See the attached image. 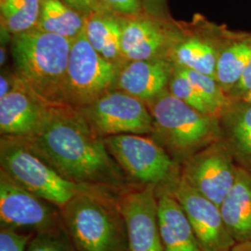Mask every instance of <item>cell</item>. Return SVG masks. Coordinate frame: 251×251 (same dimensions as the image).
I'll use <instances>...</instances> for the list:
<instances>
[{
    "label": "cell",
    "instance_id": "1",
    "mask_svg": "<svg viewBox=\"0 0 251 251\" xmlns=\"http://www.w3.org/2000/svg\"><path fill=\"white\" fill-rule=\"evenodd\" d=\"M21 139L65 179L117 193L128 187L104 139L69 104L50 106L36 130Z\"/></svg>",
    "mask_w": 251,
    "mask_h": 251
},
{
    "label": "cell",
    "instance_id": "2",
    "mask_svg": "<svg viewBox=\"0 0 251 251\" xmlns=\"http://www.w3.org/2000/svg\"><path fill=\"white\" fill-rule=\"evenodd\" d=\"M10 41L17 77L47 105L66 104L64 89L72 40L35 27Z\"/></svg>",
    "mask_w": 251,
    "mask_h": 251
},
{
    "label": "cell",
    "instance_id": "3",
    "mask_svg": "<svg viewBox=\"0 0 251 251\" xmlns=\"http://www.w3.org/2000/svg\"><path fill=\"white\" fill-rule=\"evenodd\" d=\"M119 194L94 187L61 208L63 228L77 251H127Z\"/></svg>",
    "mask_w": 251,
    "mask_h": 251
},
{
    "label": "cell",
    "instance_id": "4",
    "mask_svg": "<svg viewBox=\"0 0 251 251\" xmlns=\"http://www.w3.org/2000/svg\"><path fill=\"white\" fill-rule=\"evenodd\" d=\"M146 104L152 117L151 136L179 165L221 140L219 117L189 106L169 90Z\"/></svg>",
    "mask_w": 251,
    "mask_h": 251
},
{
    "label": "cell",
    "instance_id": "5",
    "mask_svg": "<svg viewBox=\"0 0 251 251\" xmlns=\"http://www.w3.org/2000/svg\"><path fill=\"white\" fill-rule=\"evenodd\" d=\"M0 165L1 171L21 186L59 208L76 195L98 187L65 179L17 137H1Z\"/></svg>",
    "mask_w": 251,
    "mask_h": 251
},
{
    "label": "cell",
    "instance_id": "6",
    "mask_svg": "<svg viewBox=\"0 0 251 251\" xmlns=\"http://www.w3.org/2000/svg\"><path fill=\"white\" fill-rule=\"evenodd\" d=\"M103 139L126 179L136 186L160 188L180 175V165L152 136L121 134Z\"/></svg>",
    "mask_w": 251,
    "mask_h": 251
},
{
    "label": "cell",
    "instance_id": "7",
    "mask_svg": "<svg viewBox=\"0 0 251 251\" xmlns=\"http://www.w3.org/2000/svg\"><path fill=\"white\" fill-rule=\"evenodd\" d=\"M119 69L93 49L83 31L72 40L64 89L66 104L81 109L115 89Z\"/></svg>",
    "mask_w": 251,
    "mask_h": 251
},
{
    "label": "cell",
    "instance_id": "8",
    "mask_svg": "<svg viewBox=\"0 0 251 251\" xmlns=\"http://www.w3.org/2000/svg\"><path fill=\"white\" fill-rule=\"evenodd\" d=\"M78 110L101 138L152 133V117L147 104L123 90L112 89Z\"/></svg>",
    "mask_w": 251,
    "mask_h": 251
},
{
    "label": "cell",
    "instance_id": "9",
    "mask_svg": "<svg viewBox=\"0 0 251 251\" xmlns=\"http://www.w3.org/2000/svg\"><path fill=\"white\" fill-rule=\"evenodd\" d=\"M1 228L38 233L63 225L61 208L31 193L0 171Z\"/></svg>",
    "mask_w": 251,
    "mask_h": 251
},
{
    "label": "cell",
    "instance_id": "10",
    "mask_svg": "<svg viewBox=\"0 0 251 251\" xmlns=\"http://www.w3.org/2000/svg\"><path fill=\"white\" fill-rule=\"evenodd\" d=\"M238 166L222 140L180 164V176L198 193L221 206L233 187Z\"/></svg>",
    "mask_w": 251,
    "mask_h": 251
},
{
    "label": "cell",
    "instance_id": "11",
    "mask_svg": "<svg viewBox=\"0 0 251 251\" xmlns=\"http://www.w3.org/2000/svg\"><path fill=\"white\" fill-rule=\"evenodd\" d=\"M182 206L201 251H231L235 245L220 206L190 186L179 175L166 186Z\"/></svg>",
    "mask_w": 251,
    "mask_h": 251
},
{
    "label": "cell",
    "instance_id": "12",
    "mask_svg": "<svg viewBox=\"0 0 251 251\" xmlns=\"http://www.w3.org/2000/svg\"><path fill=\"white\" fill-rule=\"evenodd\" d=\"M225 28L200 15H197L191 24L178 25L169 59L174 65L215 77L217 60Z\"/></svg>",
    "mask_w": 251,
    "mask_h": 251
},
{
    "label": "cell",
    "instance_id": "13",
    "mask_svg": "<svg viewBox=\"0 0 251 251\" xmlns=\"http://www.w3.org/2000/svg\"><path fill=\"white\" fill-rule=\"evenodd\" d=\"M177 28L178 24L169 16H157L146 10L136 16L122 17L121 51L126 63L169 59Z\"/></svg>",
    "mask_w": 251,
    "mask_h": 251
},
{
    "label": "cell",
    "instance_id": "14",
    "mask_svg": "<svg viewBox=\"0 0 251 251\" xmlns=\"http://www.w3.org/2000/svg\"><path fill=\"white\" fill-rule=\"evenodd\" d=\"M124 217L127 251H164L152 186L127 187L118 196Z\"/></svg>",
    "mask_w": 251,
    "mask_h": 251
},
{
    "label": "cell",
    "instance_id": "15",
    "mask_svg": "<svg viewBox=\"0 0 251 251\" xmlns=\"http://www.w3.org/2000/svg\"><path fill=\"white\" fill-rule=\"evenodd\" d=\"M49 107L17 77L13 89L0 98L1 135L25 138L32 134L41 124Z\"/></svg>",
    "mask_w": 251,
    "mask_h": 251
},
{
    "label": "cell",
    "instance_id": "16",
    "mask_svg": "<svg viewBox=\"0 0 251 251\" xmlns=\"http://www.w3.org/2000/svg\"><path fill=\"white\" fill-rule=\"evenodd\" d=\"M173 72L174 63L166 58L129 61L120 67L115 89L148 103L169 90Z\"/></svg>",
    "mask_w": 251,
    "mask_h": 251
},
{
    "label": "cell",
    "instance_id": "17",
    "mask_svg": "<svg viewBox=\"0 0 251 251\" xmlns=\"http://www.w3.org/2000/svg\"><path fill=\"white\" fill-rule=\"evenodd\" d=\"M157 219L164 251H201L188 217L166 186L155 189Z\"/></svg>",
    "mask_w": 251,
    "mask_h": 251
},
{
    "label": "cell",
    "instance_id": "18",
    "mask_svg": "<svg viewBox=\"0 0 251 251\" xmlns=\"http://www.w3.org/2000/svg\"><path fill=\"white\" fill-rule=\"evenodd\" d=\"M221 140L236 165L251 173V103L230 100L219 115Z\"/></svg>",
    "mask_w": 251,
    "mask_h": 251
},
{
    "label": "cell",
    "instance_id": "19",
    "mask_svg": "<svg viewBox=\"0 0 251 251\" xmlns=\"http://www.w3.org/2000/svg\"><path fill=\"white\" fill-rule=\"evenodd\" d=\"M225 225L236 243L251 241V173L238 167L233 187L220 206Z\"/></svg>",
    "mask_w": 251,
    "mask_h": 251
},
{
    "label": "cell",
    "instance_id": "20",
    "mask_svg": "<svg viewBox=\"0 0 251 251\" xmlns=\"http://www.w3.org/2000/svg\"><path fill=\"white\" fill-rule=\"evenodd\" d=\"M251 60V34L234 33L225 28L215 77L227 96L241 79Z\"/></svg>",
    "mask_w": 251,
    "mask_h": 251
},
{
    "label": "cell",
    "instance_id": "21",
    "mask_svg": "<svg viewBox=\"0 0 251 251\" xmlns=\"http://www.w3.org/2000/svg\"><path fill=\"white\" fill-rule=\"evenodd\" d=\"M84 33L93 49L109 62L121 67L126 63L121 51L122 17L108 10L85 16Z\"/></svg>",
    "mask_w": 251,
    "mask_h": 251
},
{
    "label": "cell",
    "instance_id": "22",
    "mask_svg": "<svg viewBox=\"0 0 251 251\" xmlns=\"http://www.w3.org/2000/svg\"><path fill=\"white\" fill-rule=\"evenodd\" d=\"M36 28L74 40L85 28V16L64 0H41Z\"/></svg>",
    "mask_w": 251,
    "mask_h": 251
},
{
    "label": "cell",
    "instance_id": "23",
    "mask_svg": "<svg viewBox=\"0 0 251 251\" xmlns=\"http://www.w3.org/2000/svg\"><path fill=\"white\" fill-rule=\"evenodd\" d=\"M41 0H0L1 31L10 38L36 27Z\"/></svg>",
    "mask_w": 251,
    "mask_h": 251
},
{
    "label": "cell",
    "instance_id": "24",
    "mask_svg": "<svg viewBox=\"0 0 251 251\" xmlns=\"http://www.w3.org/2000/svg\"><path fill=\"white\" fill-rule=\"evenodd\" d=\"M175 67L192 83L210 108L213 115L219 117L230 99L215 77L177 65H175Z\"/></svg>",
    "mask_w": 251,
    "mask_h": 251
},
{
    "label": "cell",
    "instance_id": "25",
    "mask_svg": "<svg viewBox=\"0 0 251 251\" xmlns=\"http://www.w3.org/2000/svg\"><path fill=\"white\" fill-rule=\"evenodd\" d=\"M169 91L173 96L188 104L189 106L201 113L214 116L210 108L206 104V101L198 93V90H196L192 83L181 73L176 69L175 65L174 72L169 86Z\"/></svg>",
    "mask_w": 251,
    "mask_h": 251
},
{
    "label": "cell",
    "instance_id": "26",
    "mask_svg": "<svg viewBox=\"0 0 251 251\" xmlns=\"http://www.w3.org/2000/svg\"><path fill=\"white\" fill-rule=\"evenodd\" d=\"M26 251H77L63 225L50 231L36 233Z\"/></svg>",
    "mask_w": 251,
    "mask_h": 251
},
{
    "label": "cell",
    "instance_id": "27",
    "mask_svg": "<svg viewBox=\"0 0 251 251\" xmlns=\"http://www.w3.org/2000/svg\"><path fill=\"white\" fill-rule=\"evenodd\" d=\"M35 233H22L15 230L1 228L0 251H26L28 244Z\"/></svg>",
    "mask_w": 251,
    "mask_h": 251
},
{
    "label": "cell",
    "instance_id": "28",
    "mask_svg": "<svg viewBox=\"0 0 251 251\" xmlns=\"http://www.w3.org/2000/svg\"><path fill=\"white\" fill-rule=\"evenodd\" d=\"M108 11L119 17H132L143 13L144 0H101Z\"/></svg>",
    "mask_w": 251,
    "mask_h": 251
},
{
    "label": "cell",
    "instance_id": "29",
    "mask_svg": "<svg viewBox=\"0 0 251 251\" xmlns=\"http://www.w3.org/2000/svg\"><path fill=\"white\" fill-rule=\"evenodd\" d=\"M251 90V60L248 64L242 77L238 84L231 90L228 94L230 100H239L242 98L243 95L246 94L249 90Z\"/></svg>",
    "mask_w": 251,
    "mask_h": 251
},
{
    "label": "cell",
    "instance_id": "30",
    "mask_svg": "<svg viewBox=\"0 0 251 251\" xmlns=\"http://www.w3.org/2000/svg\"><path fill=\"white\" fill-rule=\"evenodd\" d=\"M84 16L97 10H106L101 0H64Z\"/></svg>",
    "mask_w": 251,
    "mask_h": 251
},
{
    "label": "cell",
    "instance_id": "31",
    "mask_svg": "<svg viewBox=\"0 0 251 251\" xmlns=\"http://www.w3.org/2000/svg\"><path fill=\"white\" fill-rule=\"evenodd\" d=\"M144 9L157 16L168 17L166 0H144Z\"/></svg>",
    "mask_w": 251,
    "mask_h": 251
},
{
    "label": "cell",
    "instance_id": "32",
    "mask_svg": "<svg viewBox=\"0 0 251 251\" xmlns=\"http://www.w3.org/2000/svg\"><path fill=\"white\" fill-rule=\"evenodd\" d=\"M0 78V98H2L13 89L17 81V75L15 73L3 72Z\"/></svg>",
    "mask_w": 251,
    "mask_h": 251
},
{
    "label": "cell",
    "instance_id": "33",
    "mask_svg": "<svg viewBox=\"0 0 251 251\" xmlns=\"http://www.w3.org/2000/svg\"><path fill=\"white\" fill-rule=\"evenodd\" d=\"M231 251H251V241L235 243Z\"/></svg>",
    "mask_w": 251,
    "mask_h": 251
},
{
    "label": "cell",
    "instance_id": "34",
    "mask_svg": "<svg viewBox=\"0 0 251 251\" xmlns=\"http://www.w3.org/2000/svg\"><path fill=\"white\" fill-rule=\"evenodd\" d=\"M239 100H246V101L251 102V90H249L246 94H244L242 96V98H240Z\"/></svg>",
    "mask_w": 251,
    "mask_h": 251
},
{
    "label": "cell",
    "instance_id": "35",
    "mask_svg": "<svg viewBox=\"0 0 251 251\" xmlns=\"http://www.w3.org/2000/svg\"><path fill=\"white\" fill-rule=\"evenodd\" d=\"M6 61V54L3 48H1V65H3Z\"/></svg>",
    "mask_w": 251,
    "mask_h": 251
}]
</instances>
